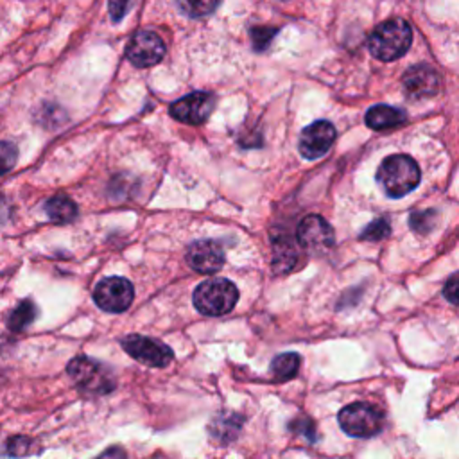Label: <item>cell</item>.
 I'll return each instance as SVG.
<instances>
[{
	"label": "cell",
	"mask_w": 459,
	"mask_h": 459,
	"mask_svg": "<svg viewBox=\"0 0 459 459\" xmlns=\"http://www.w3.org/2000/svg\"><path fill=\"white\" fill-rule=\"evenodd\" d=\"M421 179L418 163L407 154H393L377 169V183L391 199H398L412 192Z\"/></svg>",
	"instance_id": "cell-1"
},
{
	"label": "cell",
	"mask_w": 459,
	"mask_h": 459,
	"mask_svg": "<svg viewBox=\"0 0 459 459\" xmlns=\"http://www.w3.org/2000/svg\"><path fill=\"white\" fill-rule=\"evenodd\" d=\"M213 106H215V99L212 93L194 91V93H188V95L181 97L179 100H176L169 111H170L172 118H176L183 124L199 126L210 117V113L213 111Z\"/></svg>",
	"instance_id": "cell-10"
},
{
	"label": "cell",
	"mask_w": 459,
	"mask_h": 459,
	"mask_svg": "<svg viewBox=\"0 0 459 459\" xmlns=\"http://www.w3.org/2000/svg\"><path fill=\"white\" fill-rule=\"evenodd\" d=\"M36 314H38L36 305H34L30 299H23V301H20V305L11 312L7 325H9V328H11L13 332H22V330H25V328L36 319Z\"/></svg>",
	"instance_id": "cell-19"
},
{
	"label": "cell",
	"mask_w": 459,
	"mask_h": 459,
	"mask_svg": "<svg viewBox=\"0 0 459 459\" xmlns=\"http://www.w3.org/2000/svg\"><path fill=\"white\" fill-rule=\"evenodd\" d=\"M389 235V221L380 217V219H375L373 222H369L362 233H360V240H373V242H378L382 238H385Z\"/></svg>",
	"instance_id": "cell-22"
},
{
	"label": "cell",
	"mask_w": 459,
	"mask_h": 459,
	"mask_svg": "<svg viewBox=\"0 0 459 459\" xmlns=\"http://www.w3.org/2000/svg\"><path fill=\"white\" fill-rule=\"evenodd\" d=\"M299 364H301V359L298 353L294 351H289V353H280L273 359L269 369L273 373V377L276 380H289L292 378L298 369H299Z\"/></svg>",
	"instance_id": "cell-18"
},
{
	"label": "cell",
	"mask_w": 459,
	"mask_h": 459,
	"mask_svg": "<svg viewBox=\"0 0 459 459\" xmlns=\"http://www.w3.org/2000/svg\"><path fill=\"white\" fill-rule=\"evenodd\" d=\"M178 7L183 14L190 18H203L215 11L219 5V0H176Z\"/></svg>",
	"instance_id": "cell-20"
},
{
	"label": "cell",
	"mask_w": 459,
	"mask_h": 459,
	"mask_svg": "<svg viewBox=\"0 0 459 459\" xmlns=\"http://www.w3.org/2000/svg\"><path fill=\"white\" fill-rule=\"evenodd\" d=\"M186 262L194 271L212 274L224 265V249L217 240L212 238L195 240L186 249Z\"/></svg>",
	"instance_id": "cell-12"
},
{
	"label": "cell",
	"mask_w": 459,
	"mask_h": 459,
	"mask_svg": "<svg viewBox=\"0 0 459 459\" xmlns=\"http://www.w3.org/2000/svg\"><path fill=\"white\" fill-rule=\"evenodd\" d=\"M131 0H108V7H109V16L113 22H120L127 9H129Z\"/></svg>",
	"instance_id": "cell-25"
},
{
	"label": "cell",
	"mask_w": 459,
	"mask_h": 459,
	"mask_svg": "<svg viewBox=\"0 0 459 459\" xmlns=\"http://www.w3.org/2000/svg\"><path fill=\"white\" fill-rule=\"evenodd\" d=\"M339 425L351 437H371L382 430V412L364 402H355L339 411Z\"/></svg>",
	"instance_id": "cell-4"
},
{
	"label": "cell",
	"mask_w": 459,
	"mask_h": 459,
	"mask_svg": "<svg viewBox=\"0 0 459 459\" xmlns=\"http://www.w3.org/2000/svg\"><path fill=\"white\" fill-rule=\"evenodd\" d=\"M134 298L133 283L122 276H109L100 280L93 289L97 307L109 314H120L129 308Z\"/></svg>",
	"instance_id": "cell-6"
},
{
	"label": "cell",
	"mask_w": 459,
	"mask_h": 459,
	"mask_svg": "<svg viewBox=\"0 0 459 459\" xmlns=\"http://www.w3.org/2000/svg\"><path fill=\"white\" fill-rule=\"evenodd\" d=\"M412 43V29L402 18H391L378 23L368 38V48L380 61H394L402 57Z\"/></svg>",
	"instance_id": "cell-2"
},
{
	"label": "cell",
	"mask_w": 459,
	"mask_h": 459,
	"mask_svg": "<svg viewBox=\"0 0 459 459\" xmlns=\"http://www.w3.org/2000/svg\"><path fill=\"white\" fill-rule=\"evenodd\" d=\"M122 348L133 359L151 368H165L174 357L172 350L167 344L145 335H136V333L124 337Z\"/></svg>",
	"instance_id": "cell-7"
},
{
	"label": "cell",
	"mask_w": 459,
	"mask_h": 459,
	"mask_svg": "<svg viewBox=\"0 0 459 459\" xmlns=\"http://www.w3.org/2000/svg\"><path fill=\"white\" fill-rule=\"evenodd\" d=\"M402 84L411 99H425L437 93L439 75L429 65H416L403 74Z\"/></svg>",
	"instance_id": "cell-13"
},
{
	"label": "cell",
	"mask_w": 459,
	"mask_h": 459,
	"mask_svg": "<svg viewBox=\"0 0 459 459\" xmlns=\"http://www.w3.org/2000/svg\"><path fill=\"white\" fill-rule=\"evenodd\" d=\"M45 212L54 222H70L77 215V204L66 195H54L45 203Z\"/></svg>",
	"instance_id": "cell-17"
},
{
	"label": "cell",
	"mask_w": 459,
	"mask_h": 459,
	"mask_svg": "<svg viewBox=\"0 0 459 459\" xmlns=\"http://www.w3.org/2000/svg\"><path fill=\"white\" fill-rule=\"evenodd\" d=\"M68 375L82 391H88V393L104 394L115 387L111 371L104 364L90 357H75L68 364Z\"/></svg>",
	"instance_id": "cell-5"
},
{
	"label": "cell",
	"mask_w": 459,
	"mask_h": 459,
	"mask_svg": "<svg viewBox=\"0 0 459 459\" xmlns=\"http://www.w3.org/2000/svg\"><path fill=\"white\" fill-rule=\"evenodd\" d=\"M296 242L305 251L321 253L333 246L335 235L332 226L321 215H307L298 224Z\"/></svg>",
	"instance_id": "cell-8"
},
{
	"label": "cell",
	"mask_w": 459,
	"mask_h": 459,
	"mask_svg": "<svg viewBox=\"0 0 459 459\" xmlns=\"http://www.w3.org/2000/svg\"><path fill=\"white\" fill-rule=\"evenodd\" d=\"M298 262V249L289 237H274L273 240V269L281 274L289 273Z\"/></svg>",
	"instance_id": "cell-16"
},
{
	"label": "cell",
	"mask_w": 459,
	"mask_h": 459,
	"mask_svg": "<svg viewBox=\"0 0 459 459\" xmlns=\"http://www.w3.org/2000/svg\"><path fill=\"white\" fill-rule=\"evenodd\" d=\"M405 111L387 106V104H377L368 109L366 113V126L375 131H384L396 127L405 122Z\"/></svg>",
	"instance_id": "cell-14"
},
{
	"label": "cell",
	"mask_w": 459,
	"mask_h": 459,
	"mask_svg": "<svg viewBox=\"0 0 459 459\" xmlns=\"http://www.w3.org/2000/svg\"><path fill=\"white\" fill-rule=\"evenodd\" d=\"M126 56L134 66L149 68L152 65H158L163 59L165 43L152 30H138L127 43Z\"/></svg>",
	"instance_id": "cell-9"
},
{
	"label": "cell",
	"mask_w": 459,
	"mask_h": 459,
	"mask_svg": "<svg viewBox=\"0 0 459 459\" xmlns=\"http://www.w3.org/2000/svg\"><path fill=\"white\" fill-rule=\"evenodd\" d=\"M335 127L328 120H317L307 126L299 136V154L307 160H317L326 154L335 142Z\"/></svg>",
	"instance_id": "cell-11"
},
{
	"label": "cell",
	"mask_w": 459,
	"mask_h": 459,
	"mask_svg": "<svg viewBox=\"0 0 459 459\" xmlns=\"http://www.w3.org/2000/svg\"><path fill=\"white\" fill-rule=\"evenodd\" d=\"M240 427H242L240 414H233V412L217 414L210 423V436L219 443H230L238 436Z\"/></svg>",
	"instance_id": "cell-15"
},
{
	"label": "cell",
	"mask_w": 459,
	"mask_h": 459,
	"mask_svg": "<svg viewBox=\"0 0 459 459\" xmlns=\"http://www.w3.org/2000/svg\"><path fill=\"white\" fill-rule=\"evenodd\" d=\"M18 160V147L13 142H0V176L9 172Z\"/></svg>",
	"instance_id": "cell-23"
},
{
	"label": "cell",
	"mask_w": 459,
	"mask_h": 459,
	"mask_svg": "<svg viewBox=\"0 0 459 459\" xmlns=\"http://www.w3.org/2000/svg\"><path fill=\"white\" fill-rule=\"evenodd\" d=\"M276 34V29L273 27H255L251 29V39H253V48L262 52L269 47V43L273 41Z\"/></svg>",
	"instance_id": "cell-24"
},
{
	"label": "cell",
	"mask_w": 459,
	"mask_h": 459,
	"mask_svg": "<svg viewBox=\"0 0 459 459\" xmlns=\"http://www.w3.org/2000/svg\"><path fill=\"white\" fill-rule=\"evenodd\" d=\"M194 307L204 316H224L233 310L238 301V289L226 278H210L194 290Z\"/></svg>",
	"instance_id": "cell-3"
},
{
	"label": "cell",
	"mask_w": 459,
	"mask_h": 459,
	"mask_svg": "<svg viewBox=\"0 0 459 459\" xmlns=\"http://www.w3.org/2000/svg\"><path fill=\"white\" fill-rule=\"evenodd\" d=\"M437 221H439V213H437L436 210L412 212L411 217H409V226H411L414 231L425 235V233H429V231H432V230L436 228Z\"/></svg>",
	"instance_id": "cell-21"
},
{
	"label": "cell",
	"mask_w": 459,
	"mask_h": 459,
	"mask_svg": "<svg viewBox=\"0 0 459 459\" xmlns=\"http://www.w3.org/2000/svg\"><path fill=\"white\" fill-rule=\"evenodd\" d=\"M457 289H459V285H457V273H454L450 278H448V281L445 283V289H443V294L446 296V299L450 301V303H457Z\"/></svg>",
	"instance_id": "cell-26"
}]
</instances>
